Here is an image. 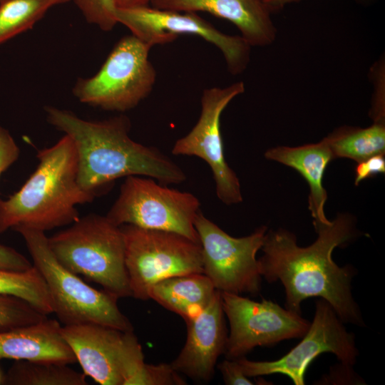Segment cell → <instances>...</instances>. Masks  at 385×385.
Here are the masks:
<instances>
[{
  "label": "cell",
  "mask_w": 385,
  "mask_h": 385,
  "mask_svg": "<svg viewBox=\"0 0 385 385\" xmlns=\"http://www.w3.org/2000/svg\"><path fill=\"white\" fill-rule=\"evenodd\" d=\"M20 149L9 131L0 125V177L19 158Z\"/></svg>",
  "instance_id": "4316f807"
},
{
  "label": "cell",
  "mask_w": 385,
  "mask_h": 385,
  "mask_svg": "<svg viewBox=\"0 0 385 385\" xmlns=\"http://www.w3.org/2000/svg\"><path fill=\"white\" fill-rule=\"evenodd\" d=\"M302 340L282 358L274 361L236 359L247 377L282 374L295 385L304 384V374L319 355L329 352L343 364L354 365L359 351L355 337L349 332L332 306L320 298L315 304L312 322Z\"/></svg>",
  "instance_id": "7c38bea8"
},
{
  "label": "cell",
  "mask_w": 385,
  "mask_h": 385,
  "mask_svg": "<svg viewBox=\"0 0 385 385\" xmlns=\"http://www.w3.org/2000/svg\"><path fill=\"white\" fill-rule=\"evenodd\" d=\"M185 380L170 364H144L128 385H185Z\"/></svg>",
  "instance_id": "484cf974"
},
{
  "label": "cell",
  "mask_w": 385,
  "mask_h": 385,
  "mask_svg": "<svg viewBox=\"0 0 385 385\" xmlns=\"http://www.w3.org/2000/svg\"><path fill=\"white\" fill-rule=\"evenodd\" d=\"M0 295L21 298L46 315L53 313L46 282L34 265L22 272L0 270Z\"/></svg>",
  "instance_id": "603a6c76"
},
{
  "label": "cell",
  "mask_w": 385,
  "mask_h": 385,
  "mask_svg": "<svg viewBox=\"0 0 385 385\" xmlns=\"http://www.w3.org/2000/svg\"><path fill=\"white\" fill-rule=\"evenodd\" d=\"M47 318L25 300L11 295H0V331L39 322Z\"/></svg>",
  "instance_id": "cb8c5ba5"
},
{
  "label": "cell",
  "mask_w": 385,
  "mask_h": 385,
  "mask_svg": "<svg viewBox=\"0 0 385 385\" xmlns=\"http://www.w3.org/2000/svg\"><path fill=\"white\" fill-rule=\"evenodd\" d=\"M68 364L41 361L16 360L4 384L9 385H86V375Z\"/></svg>",
  "instance_id": "44dd1931"
},
{
  "label": "cell",
  "mask_w": 385,
  "mask_h": 385,
  "mask_svg": "<svg viewBox=\"0 0 385 385\" xmlns=\"http://www.w3.org/2000/svg\"><path fill=\"white\" fill-rule=\"evenodd\" d=\"M5 1H6V0H0V3L4 2Z\"/></svg>",
  "instance_id": "e575fe53"
},
{
  "label": "cell",
  "mask_w": 385,
  "mask_h": 385,
  "mask_svg": "<svg viewBox=\"0 0 385 385\" xmlns=\"http://www.w3.org/2000/svg\"><path fill=\"white\" fill-rule=\"evenodd\" d=\"M316 240L308 247L297 245L296 236L279 228L267 231L258 259L262 277L279 281L287 309L301 314V303L309 297L326 300L344 323L364 326L359 307L351 293L356 272L350 265L338 266L332 252L356 235L352 217L339 214L327 224L314 227Z\"/></svg>",
  "instance_id": "6da1fadb"
},
{
  "label": "cell",
  "mask_w": 385,
  "mask_h": 385,
  "mask_svg": "<svg viewBox=\"0 0 385 385\" xmlns=\"http://www.w3.org/2000/svg\"><path fill=\"white\" fill-rule=\"evenodd\" d=\"M87 22L103 31H111L118 23L113 0H73Z\"/></svg>",
  "instance_id": "d4e9b609"
},
{
  "label": "cell",
  "mask_w": 385,
  "mask_h": 385,
  "mask_svg": "<svg viewBox=\"0 0 385 385\" xmlns=\"http://www.w3.org/2000/svg\"><path fill=\"white\" fill-rule=\"evenodd\" d=\"M222 309L230 323L225 355L236 359L260 346L302 338L311 322L300 314L270 300L255 302L240 294L220 292Z\"/></svg>",
  "instance_id": "4fadbf2b"
},
{
  "label": "cell",
  "mask_w": 385,
  "mask_h": 385,
  "mask_svg": "<svg viewBox=\"0 0 385 385\" xmlns=\"http://www.w3.org/2000/svg\"><path fill=\"white\" fill-rule=\"evenodd\" d=\"M14 230L22 236L33 265L46 282L53 313L63 325L98 324L133 331L130 320L120 310L115 296L91 287L58 262L45 232L26 227Z\"/></svg>",
  "instance_id": "5b68a950"
},
{
  "label": "cell",
  "mask_w": 385,
  "mask_h": 385,
  "mask_svg": "<svg viewBox=\"0 0 385 385\" xmlns=\"http://www.w3.org/2000/svg\"><path fill=\"white\" fill-rule=\"evenodd\" d=\"M187 338L173 368L198 382L211 380L218 357L224 354L227 338L220 292L199 314L185 321Z\"/></svg>",
  "instance_id": "9a60e30c"
},
{
  "label": "cell",
  "mask_w": 385,
  "mask_h": 385,
  "mask_svg": "<svg viewBox=\"0 0 385 385\" xmlns=\"http://www.w3.org/2000/svg\"><path fill=\"white\" fill-rule=\"evenodd\" d=\"M152 7L182 12L204 11L227 20L252 46H267L277 37L271 14L262 0H151Z\"/></svg>",
  "instance_id": "2e32d148"
},
{
  "label": "cell",
  "mask_w": 385,
  "mask_h": 385,
  "mask_svg": "<svg viewBox=\"0 0 385 385\" xmlns=\"http://www.w3.org/2000/svg\"><path fill=\"white\" fill-rule=\"evenodd\" d=\"M200 202L192 193L168 188L154 179L125 178L106 217L115 225L170 231L199 242L195 220Z\"/></svg>",
  "instance_id": "ba28073f"
},
{
  "label": "cell",
  "mask_w": 385,
  "mask_h": 385,
  "mask_svg": "<svg viewBox=\"0 0 385 385\" xmlns=\"http://www.w3.org/2000/svg\"><path fill=\"white\" fill-rule=\"evenodd\" d=\"M223 381L227 385H252L254 383L244 374L237 359H226L218 365Z\"/></svg>",
  "instance_id": "f546056e"
},
{
  "label": "cell",
  "mask_w": 385,
  "mask_h": 385,
  "mask_svg": "<svg viewBox=\"0 0 385 385\" xmlns=\"http://www.w3.org/2000/svg\"><path fill=\"white\" fill-rule=\"evenodd\" d=\"M36 158L38 165L21 188L0 199V233L17 227L45 232L71 225L80 217L76 206L97 196L78 183L76 150L68 135L40 150Z\"/></svg>",
  "instance_id": "3957f363"
},
{
  "label": "cell",
  "mask_w": 385,
  "mask_h": 385,
  "mask_svg": "<svg viewBox=\"0 0 385 385\" xmlns=\"http://www.w3.org/2000/svg\"><path fill=\"white\" fill-rule=\"evenodd\" d=\"M384 172V154L373 155L358 163L355 168L354 183L358 185L363 180Z\"/></svg>",
  "instance_id": "f1b7e54d"
},
{
  "label": "cell",
  "mask_w": 385,
  "mask_h": 385,
  "mask_svg": "<svg viewBox=\"0 0 385 385\" xmlns=\"http://www.w3.org/2000/svg\"><path fill=\"white\" fill-rule=\"evenodd\" d=\"M70 0H6L0 3V44L31 29L52 7Z\"/></svg>",
  "instance_id": "7402d4cb"
},
{
  "label": "cell",
  "mask_w": 385,
  "mask_h": 385,
  "mask_svg": "<svg viewBox=\"0 0 385 385\" xmlns=\"http://www.w3.org/2000/svg\"><path fill=\"white\" fill-rule=\"evenodd\" d=\"M50 237L56 259L69 271L100 284L118 299L132 297L120 226L106 215L91 213Z\"/></svg>",
  "instance_id": "277c9868"
},
{
  "label": "cell",
  "mask_w": 385,
  "mask_h": 385,
  "mask_svg": "<svg viewBox=\"0 0 385 385\" xmlns=\"http://www.w3.org/2000/svg\"><path fill=\"white\" fill-rule=\"evenodd\" d=\"M268 11L272 14L274 12H277L282 10L285 6L298 2L301 0H262ZM360 4L370 3L375 0H354Z\"/></svg>",
  "instance_id": "1f68e13d"
},
{
  "label": "cell",
  "mask_w": 385,
  "mask_h": 385,
  "mask_svg": "<svg viewBox=\"0 0 385 385\" xmlns=\"http://www.w3.org/2000/svg\"><path fill=\"white\" fill-rule=\"evenodd\" d=\"M58 321L45 319L39 322L0 331V360L77 362L61 334Z\"/></svg>",
  "instance_id": "e0dca14e"
},
{
  "label": "cell",
  "mask_w": 385,
  "mask_h": 385,
  "mask_svg": "<svg viewBox=\"0 0 385 385\" xmlns=\"http://www.w3.org/2000/svg\"><path fill=\"white\" fill-rule=\"evenodd\" d=\"M216 292L204 273H191L158 281L151 287L149 297L185 321L206 307Z\"/></svg>",
  "instance_id": "d6986e66"
},
{
  "label": "cell",
  "mask_w": 385,
  "mask_h": 385,
  "mask_svg": "<svg viewBox=\"0 0 385 385\" xmlns=\"http://www.w3.org/2000/svg\"><path fill=\"white\" fill-rule=\"evenodd\" d=\"M351 365L340 362L339 366L332 368V371L326 378H324L323 382H329V384H361V378L352 370Z\"/></svg>",
  "instance_id": "4dcf8cb0"
},
{
  "label": "cell",
  "mask_w": 385,
  "mask_h": 385,
  "mask_svg": "<svg viewBox=\"0 0 385 385\" xmlns=\"http://www.w3.org/2000/svg\"><path fill=\"white\" fill-rule=\"evenodd\" d=\"M48 123L68 135L76 148L79 186L96 195L120 178H151L163 185L186 180L183 170L158 148L133 140L131 123L124 115L86 120L73 112L47 106Z\"/></svg>",
  "instance_id": "7a4b0ae2"
},
{
  "label": "cell",
  "mask_w": 385,
  "mask_h": 385,
  "mask_svg": "<svg viewBox=\"0 0 385 385\" xmlns=\"http://www.w3.org/2000/svg\"><path fill=\"white\" fill-rule=\"evenodd\" d=\"M245 90L242 81L205 89L197 122L172 148L173 155L196 156L207 163L212 172L216 195L227 205L241 202L242 195L239 178L225 160L220 118L228 104Z\"/></svg>",
  "instance_id": "5bb4252c"
},
{
  "label": "cell",
  "mask_w": 385,
  "mask_h": 385,
  "mask_svg": "<svg viewBox=\"0 0 385 385\" xmlns=\"http://www.w3.org/2000/svg\"><path fill=\"white\" fill-rule=\"evenodd\" d=\"M265 156L295 169L304 177L309 187L308 203L314 227L329 223L324 214L327 193L322 178L334 157L326 139L298 147L272 148L265 152Z\"/></svg>",
  "instance_id": "ac0fdd59"
},
{
  "label": "cell",
  "mask_w": 385,
  "mask_h": 385,
  "mask_svg": "<svg viewBox=\"0 0 385 385\" xmlns=\"http://www.w3.org/2000/svg\"><path fill=\"white\" fill-rule=\"evenodd\" d=\"M4 384V376L1 374V372L0 371V384Z\"/></svg>",
  "instance_id": "836d02e7"
},
{
  "label": "cell",
  "mask_w": 385,
  "mask_h": 385,
  "mask_svg": "<svg viewBox=\"0 0 385 385\" xmlns=\"http://www.w3.org/2000/svg\"><path fill=\"white\" fill-rule=\"evenodd\" d=\"M115 18L133 35L152 46L171 43L183 34L199 36L222 52L227 69L233 75L242 73L250 62L251 46L241 36L222 33L197 13L146 6L116 9Z\"/></svg>",
  "instance_id": "30bf717a"
},
{
  "label": "cell",
  "mask_w": 385,
  "mask_h": 385,
  "mask_svg": "<svg viewBox=\"0 0 385 385\" xmlns=\"http://www.w3.org/2000/svg\"><path fill=\"white\" fill-rule=\"evenodd\" d=\"M194 224L202 247L203 273L215 288L236 294L258 293L262 276L256 255L267 227L261 226L247 236L234 237L201 211Z\"/></svg>",
  "instance_id": "9c48e42d"
},
{
  "label": "cell",
  "mask_w": 385,
  "mask_h": 385,
  "mask_svg": "<svg viewBox=\"0 0 385 385\" xmlns=\"http://www.w3.org/2000/svg\"><path fill=\"white\" fill-rule=\"evenodd\" d=\"M61 332L83 374L101 385H128L144 364L133 331L81 324L63 325Z\"/></svg>",
  "instance_id": "8fae6325"
},
{
  "label": "cell",
  "mask_w": 385,
  "mask_h": 385,
  "mask_svg": "<svg viewBox=\"0 0 385 385\" xmlns=\"http://www.w3.org/2000/svg\"><path fill=\"white\" fill-rule=\"evenodd\" d=\"M153 46L133 34L122 37L95 75L77 80L73 94L82 103L105 111L135 108L149 96L156 81L149 60Z\"/></svg>",
  "instance_id": "8992f818"
},
{
  "label": "cell",
  "mask_w": 385,
  "mask_h": 385,
  "mask_svg": "<svg viewBox=\"0 0 385 385\" xmlns=\"http://www.w3.org/2000/svg\"><path fill=\"white\" fill-rule=\"evenodd\" d=\"M132 297L150 299L151 287L167 277L203 273L200 243L177 232L120 226Z\"/></svg>",
  "instance_id": "52a82bcc"
},
{
  "label": "cell",
  "mask_w": 385,
  "mask_h": 385,
  "mask_svg": "<svg viewBox=\"0 0 385 385\" xmlns=\"http://www.w3.org/2000/svg\"><path fill=\"white\" fill-rule=\"evenodd\" d=\"M151 0H113L116 9H132L149 6Z\"/></svg>",
  "instance_id": "d6a6232c"
},
{
  "label": "cell",
  "mask_w": 385,
  "mask_h": 385,
  "mask_svg": "<svg viewBox=\"0 0 385 385\" xmlns=\"http://www.w3.org/2000/svg\"><path fill=\"white\" fill-rule=\"evenodd\" d=\"M324 138L334 158H349L359 163L385 152L384 122L374 121L365 128H341Z\"/></svg>",
  "instance_id": "ffe728a7"
},
{
  "label": "cell",
  "mask_w": 385,
  "mask_h": 385,
  "mask_svg": "<svg viewBox=\"0 0 385 385\" xmlns=\"http://www.w3.org/2000/svg\"><path fill=\"white\" fill-rule=\"evenodd\" d=\"M33 264L15 249L0 244V270L22 272L29 270Z\"/></svg>",
  "instance_id": "83f0119b"
}]
</instances>
